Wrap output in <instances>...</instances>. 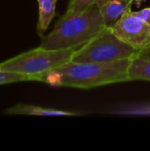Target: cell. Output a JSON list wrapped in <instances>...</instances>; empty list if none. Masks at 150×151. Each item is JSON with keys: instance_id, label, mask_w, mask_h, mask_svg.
<instances>
[{"instance_id": "obj_1", "label": "cell", "mask_w": 150, "mask_h": 151, "mask_svg": "<svg viewBox=\"0 0 150 151\" xmlns=\"http://www.w3.org/2000/svg\"><path fill=\"white\" fill-rule=\"evenodd\" d=\"M133 58L103 63L69 61L42 74L38 81L53 87L89 89L99 86L129 81L128 71Z\"/></svg>"}, {"instance_id": "obj_2", "label": "cell", "mask_w": 150, "mask_h": 151, "mask_svg": "<svg viewBox=\"0 0 150 151\" xmlns=\"http://www.w3.org/2000/svg\"><path fill=\"white\" fill-rule=\"evenodd\" d=\"M105 27L98 5L95 4L80 13L63 15L53 30L42 36L40 47L47 50H77Z\"/></svg>"}, {"instance_id": "obj_3", "label": "cell", "mask_w": 150, "mask_h": 151, "mask_svg": "<svg viewBox=\"0 0 150 151\" xmlns=\"http://www.w3.org/2000/svg\"><path fill=\"white\" fill-rule=\"evenodd\" d=\"M76 49L47 50L38 47L23 52L0 63V70L27 75L30 81H36L47 73L71 61Z\"/></svg>"}, {"instance_id": "obj_4", "label": "cell", "mask_w": 150, "mask_h": 151, "mask_svg": "<svg viewBox=\"0 0 150 151\" xmlns=\"http://www.w3.org/2000/svg\"><path fill=\"white\" fill-rule=\"evenodd\" d=\"M140 50L120 40L112 31L105 27L94 38L75 50L71 61L77 63H103L134 58Z\"/></svg>"}, {"instance_id": "obj_5", "label": "cell", "mask_w": 150, "mask_h": 151, "mask_svg": "<svg viewBox=\"0 0 150 151\" xmlns=\"http://www.w3.org/2000/svg\"><path fill=\"white\" fill-rule=\"evenodd\" d=\"M112 31L120 40L138 50L150 47V25L137 17L131 8L114 25Z\"/></svg>"}, {"instance_id": "obj_6", "label": "cell", "mask_w": 150, "mask_h": 151, "mask_svg": "<svg viewBox=\"0 0 150 151\" xmlns=\"http://www.w3.org/2000/svg\"><path fill=\"white\" fill-rule=\"evenodd\" d=\"M133 0H98L97 5L106 27L112 28L124 13L131 8Z\"/></svg>"}, {"instance_id": "obj_7", "label": "cell", "mask_w": 150, "mask_h": 151, "mask_svg": "<svg viewBox=\"0 0 150 151\" xmlns=\"http://www.w3.org/2000/svg\"><path fill=\"white\" fill-rule=\"evenodd\" d=\"M6 115H26V116H78L79 112L45 108L27 104H16L4 111Z\"/></svg>"}, {"instance_id": "obj_8", "label": "cell", "mask_w": 150, "mask_h": 151, "mask_svg": "<svg viewBox=\"0 0 150 151\" xmlns=\"http://www.w3.org/2000/svg\"><path fill=\"white\" fill-rule=\"evenodd\" d=\"M39 5V19L36 31L40 36L48 29L51 20L55 16L57 0H37Z\"/></svg>"}, {"instance_id": "obj_9", "label": "cell", "mask_w": 150, "mask_h": 151, "mask_svg": "<svg viewBox=\"0 0 150 151\" xmlns=\"http://www.w3.org/2000/svg\"><path fill=\"white\" fill-rule=\"evenodd\" d=\"M129 81H150V60L134 58L128 71Z\"/></svg>"}, {"instance_id": "obj_10", "label": "cell", "mask_w": 150, "mask_h": 151, "mask_svg": "<svg viewBox=\"0 0 150 151\" xmlns=\"http://www.w3.org/2000/svg\"><path fill=\"white\" fill-rule=\"evenodd\" d=\"M110 113L122 116H150V103H140L126 105Z\"/></svg>"}, {"instance_id": "obj_11", "label": "cell", "mask_w": 150, "mask_h": 151, "mask_svg": "<svg viewBox=\"0 0 150 151\" xmlns=\"http://www.w3.org/2000/svg\"><path fill=\"white\" fill-rule=\"evenodd\" d=\"M98 0H70L67 11L64 15L70 16L80 13L97 3Z\"/></svg>"}, {"instance_id": "obj_12", "label": "cell", "mask_w": 150, "mask_h": 151, "mask_svg": "<svg viewBox=\"0 0 150 151\" xmlns=\"http://www.w3.org/2000/svg\"><path fill=\"white\" fill-rule=\"evenodd\" d=\"M30 81V78L27 75L0 70V85L19 82V81Z\"/></svg>"}, {"instance_id": "obj_13", "label": "cell", "mask_w": 150, "mask_h": 151, "mask_svg": "<svg viewBox=\"0 0 150 151\" xmlns=\"http://www.w3.org/2000/svg\"><path fill=\"white\" fill-rule=\"evenodd\" d=\"M133 12L137 17H139L141 19H142L143 21H145L146 23L150 25V7L144 8L141 11Z\"/></svg>"}, {"instance_id": "obj_14", "label": "cell", "mask_w": 150, "mask_h": 151, "mask_svg": "<svg viewBox=\"0 0 150 151\" xmlns=\"http://www.w3.org/2000/svg\"><path fill=\"white\" fill-rule=\"evenodd\" d=\"M137 58H140L145 59V60H150V47L145 49V50H140Z\"/></svg>"}]
</instances>
